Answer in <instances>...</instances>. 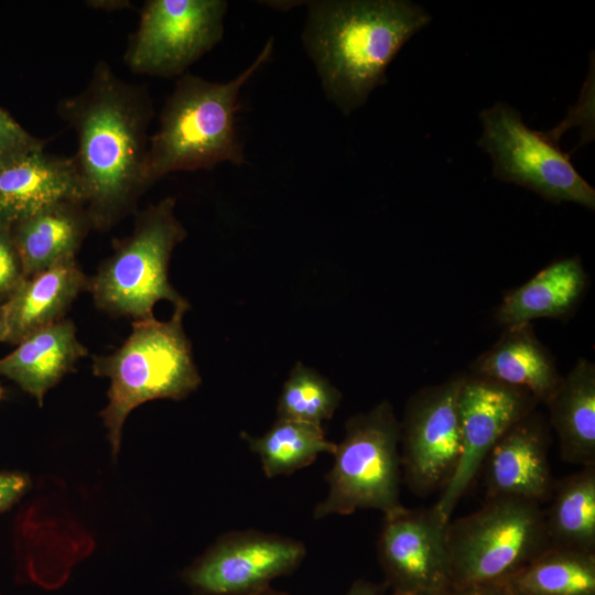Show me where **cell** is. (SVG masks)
Instances as JSON below:
<instances>
[{
	"label": "cell",
	"mask_w": 595,
	"mask_h": 595,
	"mask_svg": "<svg viewBox=\"0 0 595 595\" xmlns=\"http://www.w3.org/2000/svg\"><path fill=\"white\" fill-rule=\"evenodd\" d=\"M57 112L77 136L73 159L91 227L107 230L133 213L149 188V89L118 77L100 60L87 86L62 99Z\"/></svg>",
	"instance_id": "6da1fadb"
},
{
	"label": "cell",
	"mask_w": 595,
	"mask_h": 595,
	"mask_svg": "<svg viewBox=\"0 0 595 595\" xmlns=\"http://www.w3.org/2000/svg\"><path fill=\"white\" fill-rule=\"evenodd\" d=\"M430 21L424 8L405 0H314L302 42L326 98L349 116L387 83L389 64Z\"/></svg>",
	"instance_id": "7a4b0ae2"
},
{
	"label": "cell",
	"mask_w": 595,
	"mask_h": 595,
	"mask_svg": "<svg viewBox=\"0 0 595 595\" xmlns=\"http://www.w3.org/2000/svg\"><path fill=\"white\" fill-rule=\"evenodd\" d=\"M269 39L255 61L228 82H210L184 74L176 80L150 137L145 180L148 187L170 173L212 169L245 162L244 144L236 127L241 88L269 60Z\"/></svg>",
	"instance_id": "3957f363"
},
{
	"label": "cell",
	"mask_w": 595,
	"mask_h": 595,
	"mask_svg": "<svg viewBox=\"0 0 595 595\" xmlns=\"http://www.w3.org/2000/svg\"><path fill=\"white\" fill-rule=\"evenodd\" d=\"M188 307V303L175 306L167 321H133L129 337L119 348L94 357V375L110 381L108 403L100 416L113 457L120 450L123 423L134 408L155 399H184L201 385L183 328Z\"/></svg>",
	"instance_id": "277c9868"
},
{
	"label": "cell",
	"mask_w": 595,
	"mask_h": 595,
	"mask_svg": "<svg viewBox=\"0 0 595 595\" xmlns=\"http://www.w3.org/2000/svg\"><path fill=\"white\" fill-rule=\"evenodd\" d=\"M187 232L175 215V198L165 197L141 210L132 232L115 241L87 288L101 311L133 321L152 318L154 305L166 300L188 303L169 282V262Z\"/></svg>",
	"instance_id": "5b68a950"
},
{
	"label": "cell",
	"mask_w": 595,
	"mask_h": 595,
	"mask_svg": "<svg viewBox=\"0 0 595 595\" xmlns=\"http://www.w3.org/2000/svg\"><path fill=\"white\" fill-rule=\"evenodd\" d=\"M325 479L326 497L314 509V519L375 509L383 515L402 507L400 486V422L388 400L350 416Z\"/></svg>",
	"instance_id": "8992f818"
},
{
	"label": "cell",
	"mask_w": 595,
	"mask_h": 595,
	"mask_svg": "<svg viewBox=\"0 0 595 595\" xmlns=\"http://www.w3.org/2000/svg\"><path fill=\"white\" fill-rule=\"evenodd\" d=\"M452 586L502 584L549 549L540 504L490 498L476 511L450 520L446 530Z\"/></svg>",
	"instance_id": "52a82bcc"
},
{
	"label": "cell",
	"mask_w": 595,
	"mask_h": 595,
	"mask_svg": "<svg viewBox=\"0 0 595 595\" xmlns=\"http://www.w3.org/2000/svg\"><path fill=\"white\" fill-rule=\"evenodd\" d=\"M477 144L493 160V175L526 187L552 203L571 202L595 208V190L575 170L547 133L531 130L520 112L499 101L479 113Z\"/></svg>",
	"instance_id": "ba28073f"
},
{
	"label": "cell",
	"mask_w": 595,
	"mask_h": 595,
	"mask_svg": "<svg viewBox=\"0 0 595 595\" xmlns=\"http://www.w3.org/2000/svg\"><path fill=\"white\" fill-rule=\"evenodd\" d=\"M228 2L149 0L130 35L123 61L133 73L181 77L223 39Z\"/></svg>",
	"instance_id": "9c48e42d"
},
{
	"label": "cell",
	"mask_w": 595,
	"mask_h": 595,
	"mask_svg": "<svg viewBox=\"0 0 595 595\" xmlns=\"http://www.w3.org/2000/svg\"><path fill=\"white\" fill-rule=\"evenodd\" d=\"M464 374L413 393L400 422L402 478L412 494L443 490L462 454L459 394Z\"/></svg>",
	"instance_id": "30bf717a"
},
{
	"label": "cell",
	"mask_w": 595,
	"mask_h": 595,
	"mask_svg": "<svg viewBox=\"0 0 595 595\" xmlns=\"http://www.w3.org/2000/svg\"><path fill=\"white\" fill-rule=\"evenodd\" d=\"M306 555L299 540L259 530L220 536L182 574L195 595H257L294 572Z\"/></svg>",
	"instance_id": "8fae6325"
},
{
	"label": "cell",
	"mask_w": 595,
	"mask_h": 595,
	"mask_svg": "<svg viewBox=\"0 0 595 595\" xmlns=\"http://www.w3.org/2000/svg\"><path fill=\"white\" fill-rule=\"evenodd\" d=\"M448 520L434 505L383 515L377 555L393 595H446L452 587Z\"/></svg>",
	"instance_id": "7c38bea8"
},
{
	"label": "cell",
	"mask_w": 595,
	"mask_h": 595,
	"mask_svg": "<svg viewBox=\"0 0 595 595\" xmlns=\"http://www.w3.org/2000/svg\"><path fill=\"white\" fill-rule=\"evenodd\" d=\"M539 402L526 390L466 375L459 394L462 454L454 476L434 504L446 520L480 473L489 451Z\"/></svg>",
	"instance_id": "4fadbf2b"
},
{
	"label": "cell",
	"mask_w": 595,
	"mask_h": 595,
	"mask_svg": "<svg viewBox=\"0 0 595 595\" xmlns=\"http://www.w3.org/2000/svg\"><path fill=\"white\" fill-rule=\"evenodd\" d=\"M548 419L536 410L512 424L486 456L480 472L486 499L517 498L542 505L552 495Z\"/></svg>",
	"instance_id": "5bb4252c"
},
{
	"label": "cell",
	"mask_w": 595,
	"mask_h": 595,
	"mask_svg": "<svg viewBox=\"0 0 595 595\" xmlns=\"http://www.w3.org/2000/svg\"><path fill=\"white\" fill-rule=\"evenodd\" d=\"M30 150L0 164V220L12 226L22 218L63 201L84 202L72 158Z\"/></svg>",
	"instance_id": "9a60e30c"
},
{
	"label": "cell",
	"mask_w": 595,
	"mask_h": 595,
	"mask_svg": "<svg viewBox=\"0 0 595 595\" xmlns=\"http://www.w3.org/2000/svg\"><path fill=\"white\" fill-rule=\"evenodd\" d=\"M470 375L523 389L544 404L563 378L531 323L506 326L494 346L470 364Z\"/></svg>",
	"instance_id": "2e32d148"
},
{
	"label": "cell",
	"mask_w": 595,
	"mask_h": 595,
	"mask_svg": "<svg viewBox=\"0 0 595 595\" xmlns=\"http://www.w3.org/2000/svg\"><path fill=\"white\" fill-rule=\"evenodd\" d=\"M88 279L76 258L26 277L0 304L6 342L20 343L31 333L61 321Z\"/></svg>",
	"instance_id": "e0dca14e"
},
{
	"label": "cell",
	"mask_w": 595,
	"mask_h": 595,
	"mask_svg": "<svg viewBox=\"0 0 595 595\" xmlns=\"http://www.w3.org/2000/svg\"><path fill=\"white\" fill-rule=\"evenodd\" d=\"M87 354L74 323L62 318L31 333L0 358V375L14 381L42 405L45 393Z\"/></svg>",
	"instance_id": "ac0fdd59"
},
{
	"label": "cell",
	"mask_w": 595,
	"mask_h": 595,
	"mask_svg": "<svg viewBox=\"0 0 595 595\" xmlns=\"http://www.w3.org/2000/svg\"><path fill=\"white\" fill-rule=\"evenodd\" d=\"M93 228L84 202L63 201L46 206L11 226L24 277L76 258Z\"/></svg>",
	"instance_id": "d6986e66"
},
{
	"label": "cell",
	"mask_w": 595,
	"mask_h": 595,
	"mask_svg": "<svg viewBox=\"0 0 595 595\" xmlns=\"http://www.w3.org/2000/svg\"><path fill=\"white\" fill-rule=\"evenodd\" d=\"M586 285L587 275L578 257L554 261L508 292L495 318L505 327L536 318H564L573 313Z\"/></svg>",
	"instance_id": "ffe728a7"
},
{
	"label": "cell",
	"mask_w": 595,
	"mask_h": 595,
	"mask_svg": "<svg viewBox=\"0 0 595 595\" xmlns=\"http://www.w3.org/2000/svg\"><path fill=\"white\" fill-rule=\"evenodd\" d=\"M545 405L561 458L582 467L595 465V365L580 358Z\"/></svg>",
	"instance_id": "44dd1931"
},
{
	"label": "cell",
	"mask_w": 595,
	"mask_h": 595,
	"mask_svg": "<svg viewBox=\"0 0 595 595\" xmlns=\"http://www.w3.org/2000/svg\"><path fill=\"white\" fill-rule=\"evenodd\" d=\"M544 521L550 545L595 553V465L554 482Z\"/></svg>",
	"instance_id": "7402d4cb"
},
{
	"label": "cell",
	"mask_w": 595,
	"mask_h": 595,
	"mask_svg": "<svg viewBox=\"0 0 595 595\" xmlns=\"http://www.w3.org/2000/svg\"><path fill=\"white\" fill-rule=\"evenodd\" d=\"M501 585L510 595H595V553L550 547Z\"/></svg>",
	"instance_id": "603a6c76"
},
{
	"label": "cell",
	"mask_w": 595,
	"mask_h": 595,
	"mask_svg": "<svg viewBox=\"0 0 595 595\" xmlns=\"http://www.w3.org/2000/svg\"><path fill=\"white\" fill-rule=\"evenodd\" d=\"M241 437L258 455L268 478L291 475L312 464L320 454H333L336 447L323 426L286 419H277L261 436L241 432Z\"/></svg>",
	"instance_id": "cb8c5ba5"
},
{
	"label": "cell",
	"mask_w": 595,
	"mask_h": 595,
	"mask_svg": "<svg viewBox=\"0 0 595 595\" xmlns=\"http://www.w3.org/2000/svg\"><path fill=\"white\" fill-rule=\"evenodd\" d=\"M342 401V392L314 369L298 363L283 383L278 419L323 426L333 418Z\"/></svg>",
	"instance_id": "d4e9b609"
},
{
	"label": "cell",
	"mask_w": 595,
	"mask_h": 595,
	"mask_svg": "<svg viewBox=\"0 0 595 595\" xmlns=\"http://www.w3.org/2000/svg\"><path fill=\"white\" fill-rule=\"evenodd\" d=\"M24 278L11 226L0 220V304Z\"/></svg>",
	"instance_id": "484cf974"
},
{
	"label": "cell",
	"mask_w": 595,
	"mask_h": 595,
	"mask_svg": "<svg viewBox=\"0 0 595 595\" xmlns=\"http://www.w3.org/2000/svg\"><path fill=\"white\" fill-rule=\"evenodd\" d=\"M40 147H45L44 140L29 133L9 112L0 108V164Z\"/></svg>",
	"instance_id": "4316f807"
},
{
	"label": "cell",
	"mask_w": 595,
	"mask_h": 595,
	"mask_svg": "<svg viewBox=\"0 0 595 595\" xmlns=\"http://www.w3.org/2000/svg\"><path fill=\"white\" fill-rule=\"evenodd\" d=\"M31 480L20 472H0V513L11 508L29 489Z\"/></svg>",
	"instance_id": "83f0119b"
},
{
	"label": "cell",
	"mask_w": 595,
	"mask_h": 595,
	"mask_svg": "<svg viewBox=\"0 0 595 595\" xmlns=\"http://www.w3.org/2000/svg\"><path fill=\"white\" fill-rule=\"evenodd\" d=\"M446 595H510L501 584L452 586Z\"/></svg>",
	"instance_id": "f1b7e54d"
},
{
	"label": "cell",
	"mask_w": 595,
	"mask_h": 595,
	"mask_svg": "<svg viewBox=\"0 0 595 595\" xmlns=\"http://www.w3.org/2000/svg\"><path fill=\"white\" fill-rule=\"evenodd\" d=\"M386 584H376L365 580L355 581L345 595H388ZM389 595H393L390 593Z\"/></svg>",
	"instance_id": "f546056e"
},
{
	"label": "cell",
	"mask_w": 595,
	"mask_h": 595,
	"mask_svg": "<svg viewBox=\"0 0 595 595\" xmlns=\"http://www.w3.org/2000/svg\"><path fill=\"white\" fill-rule=\"evenodd\" d=\"M6 324H4V318H3V314H2V310H1V305H0V342H6Z\"/></svg>",
	"instance_id": "4dcf8cb0"
},
{
	"label": "cell",
	"mask_w": 595,
	"mask_h": 595,
	"mask_svg": "<svg viewBox=\"0 0 595 595\" xmlns=\"http://www.w3.org/2000/svg\"><path fill=\"white\" fill-rule=\"evenodd\" d=\"M257 595H290V594L286 592H282V591H278L272 587H269Z\"/></svg>",
	"instance_id": "1f68e13d"
},
{
	"label": "cell",
	"mask_w": 595,
	"mask_h": 595,
	"mask_svg": "<svg viewBox=\"0 0 595 595\" xmlns=\"http://www.w3.org/2000/svg\"><path fill=\"white\" fill-rule=\"evenodd\" d=\"M2 394H3V391H2V389H1V387H0V400H1V398H2Z\"/></svg>",
	"instance_id": "d6a6232c"
},
{
	"label": "cell",
	"mask_w": 595,
	"mask_h": 595,
	"mask_svg": "<svg viewBox=\"0 0 595 595\" xmlns=\"http://www.w3.org/2000/svg\"><path fill=\"white\" fill-rule=\"evenodd\" d=\"M1 595V594H0Z\"/></svg>",
	"instance_id": "836d02e7"
}]
</instances>
